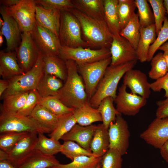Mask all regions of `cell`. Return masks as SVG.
<instances>
[{
	"instance_id": "12",
	"label": "cell",
	"mask_w": 168,
	"mask_h": 168,
	"mask_svg": "<svg viewBox=\"0 0 168 168\" xmlns=\"http://www.w3.org/2000/svg\"><path fill=\"white\" fill-rule=\"evenodd\" d=\"M109 148L118 150L122 155L126 154L129 144L130 132L127 121L122 114H118L115 121L111 123L108 129Z\"/></svg>"
},
{
	"instance_id": "23",
	"label": "cell",
	"mask_w": 168,
	"mask_h": 168,
	"mask_svg": "<svg viewBox=\"0 0 168 168\" xmlns=\"http://www.w3.org/2000/svg\"><path fill=\"white\" fill-rule=\"evenodd\" d=\"M109 145L108 130L105 128L102 123L98 125L90 145L93 156L102 157L109 149Z\"/></svg>"
},
{
	"instance_id": "44",
	"label": "cell",
	"mask_w": 168,
	"mask_h": 168,
	"mask_svg": "<svg viewBox=\"0 0 168 168\" xmlns=\"http://www.w3.org/2000/svg\"><path fill=\"white\" fill-rule=\"evenodd\" d=\"M152 9L157 35L162 26L166 11L163 0H148Z\"/></svg>"
},
{
	"instance_id": "18",
	"label": "cell",
	"mask_w": 168,
	"mask_h": 168,
	"mask_svg": "<svg viewBox=\"0 0 168 168\" xmlns=\"http://www.w3.org/2000/svg\"><path fill=\"white\" fill-rule=\"evenodd\" d=\"M123 82L131 93L147 99L149 98L151 90L150 83L146 75L141 70L133 69L128 70L123 77Z\"/></svg>"
},
{
	"instance_id": "42",
	"label": "cell",
	"mask_w": 168,
	"mask_h": 168,
	"mask_svg": "<svg viewBox=\"0 0 168 168\" xmlns=\"http://www.w3.org/2000/svg\"><path fill=\"white\" fill-rule=\"evenodd\" d=\"M30 133L10 132L0 134V149L8 153L20 140Z\"/></svg>"
},
{
	"instance_id": "17",
	"label": "cell",
	"mask_w": 168,
	"mask_h": 168,
	"mask_svg": "<svg viewBox=\"0 0 168 168\" xmlns=\"http://www.w3.org/2000/svg\"><path fill=\"white\" fill-rule=\"evenodd\" d=\"M0 12L4 21L0 31L6 40V51H15L21 42V33L17 23L7 12L4 6H0Z\"/></svg>"
},
{
	"instance_id": "40",
	"label": "cell",
	"mask_w": 168,
	"mask_h": 168,
	"mask_svg": "<svg viewBox=\"0 0 168 168\" xmlns=\"http://www.w3.org/2000/svg\"><path fill=\"white\" fill-rule=\"evenodd\" d=\"M60 152L72 161L75 157L80 156H94L91 152L71 141H64L61 145Z\"/></svg>"
},
{
	"instance_id": "27",
	"label": "cell",
	"mask_w": 168,
	"mask_h": 168,
	"mask_svg": "<svg viewBox=\"0 0 168 168\" xmlns=\"http://www.w3.org/2000/svg\"><path fill=\"white\" fill-rule=\"evenodd\" d=\"M44 74L54 76L65 81L68 75L65 61L58 56H43Z\"/></svg>"
},
{
	"instance_id": "38",
	"label": "cell",
	"mask_w": 168,
	"mask_h": 168,
	"mask_svg": "<svg viewBox=\"0 0 168 168\" xmlns=\"http://www.w3.org/2000/svg\"><path fill=\"white\" fill-rule=\"evenodd\" d=\"M101 159V157L81 156L75 157L69 163H60L52 168H96Z\"/></svg>"
},
{
	"instance_id": "13",
	"label": "cell",
	"mask_w": 168,
	"mask_h": 168,
	"mask_svg": "<svg viewBox=\"0 0 168 168\" xmlns=\"http://www.w3.org/2000/svg\"><path fill=\"white\" fill-rule=\"evenodd\" d=\"M127 87L123 83L119 87L114 102L116 104V108L119 114L134 116L146 105L147 99L139 95L128 92Z\"/></svg>"
},
{
	"instance_id": "41",
	"label": "cell",
	"mask_w": 168,
	"mask_h": 168,
	"mask_svg": "<svg viewBox=\"0 0 168 168\" xmlns=\"http://www.w3.org/2000/svg\"><path fill=\"white\" fill-rule=\"evenodd\" d=\"M141 26L146 27L154 23V19L148 2L146 0H135Z\"/></svg>"
},
{
	"instance_id": "49",
	"label": "cell",
	"mask_w": 168,
	"mask_h": 168,
	"mask_svg": "<svg viewBox=\"0 0 168 168\" xmlns=\"http://www.w3.org/2000/svg\"><path fill=\"white\" fill-rule=\"evenodd\" d=\"M157 108L156 113V118H163L168 117V97L156 102Z\"/></svg>"
},
{
	"instance_id": "20",
	"label": "cell",
	"mask_w": 168,
	"mask_h": 168,
	"mask_svg": "<svg viewBox=\"0 0 168 168\" xmlns=\"http://www.w3.org/2000/svg\"><path fill=\"white\" fill-rule=\"evenodd\" d=\"M61 11L47 9L36 4V20L42 27L47 29L58 38Z\"/></svg>"
},
{
	"instance_id": "19",
	"label": "cell",
	"mask_w": 168,
	"mask_h": 168,
	"mask_svg": "<svg viewBox=\"0 0 168 168\" xmlns=\"http://www.w3.org/2000/svg\"><path fill=\"white\" fill-rule=\"evenodd\" d=\"M97 127V125L95 124L83 126L76 124L61 139L64 141L76 142L83 148L91 152V143Z\"/></svg>"
},
{
	"instance_id": "28",
	"label": "cell",
	"mask_w": 168,
	"mask_h": 168,
	"mask_svg": "<svg viewBox=\"0 0 168 168\" xmlns=\"http://www.w3.org/2000/svg\"><path fill=\"white\" fill-rule=\"evenodd\" d=\"M73 114L77 123L86 126L94 122H102L101 116L97 109L92 107L88 101L82 106L74 109Z\"/></svg>"
},
{
	"instance_id": "10",
	"label": "cell",
	"mask_w": 168,
	"mask_h": 168,
	"mask_svg": "<svg viewBox=\"0 0 168 168\" xmlns=\"http://www.w3.org/2000/svg\"><path fill=\"white\" fill-rule=\"evenodd\" d=\"M31 34L43 56H58L61 44L59 38L49 30L36 21Z\"/></svg>"
},
{
	"instance_id": "35",
	"label": "cell",
	"mask_w": 168,
	"mask_h": 168,
	"mask_svg": "<svg viewBox=\"0 0 168 168\" xmlns=\"http://www.w3.org/2000/svg\"><path fill=\"white\" fill-rule=\"evenodd\" d=\"M76 124L73 111L59 116L57 127L53 132L49 134V136L50 138L59 141Z\"/></svg>"
},
{
	"instance_id": "51",
	"label": "cell",
	"mask_w": 168,
	"mask_h": 168,
	"mask_svg": "<svg viewBox=\"0 0 168 168\" xmlns=\"http://www.w3.org/2000/svg\"><path fill=\"white\" fill-rule=\"evenodd\" d=\"M9 83L7 79H1L0 80V97L2 95L8 88Z\"/></svg>"
},
{
	"instance_id": "25",
	"label": "cell",
	"mask_w": 168,
	"mask_h": 168,
	"mask_svg": "<svg viewBox=\"0 0 168 168\" xmlns=\"http://www.w3.org/2000/svg\"><path fill=\"white\" fill-rule=\"evenodd\" d=\"M60 164L54 156L45 155L35 149L18 168H52Z\"/></svg>"
},
{
	"instance_id": "14",
	"label": "cell",
	"mask_w": 168,
	"mask_h": 168,
	"mask_svg": "<svg viewBox=\"0 0 168 168\" xmlns=\"http://www.w3.org/2000/svg\"><path fill=\"white\" fill-rule=\"evenodd\" d=\"M139 137L146 143L160 149L168 141V117L156 118Z\"/></svg>"
},
{
	"instance_id": "54",
	"label": "cell",
	"mask_w": 168,
	"mask_h": 168,
	"mask_svg": "<svg viewBox=\"0 0 168 168\" xmlns=\"http://www.w3.org/2000/svg\"><path fill=\"white\" fill-rule=\"evenodd\" d=\"M8 153L0 149V161H3L8 160Z\"/></svg>"
},
{
	"instance_id": "45",
	"label": "cell",
	"mask_w": 168,
	"mask_h": 168,
	"mask_svg": "<svg viewBox=\"0 0 168 168\" xmlns=\"http://www.w3.org/2000/svg\"><path fill=\"white\" fill-rule=\"evenodd\" d=\"M42 97L36 89L30 91L23 107L14 115L21 117L29 116L35 107L40 103Z\"/></svg>"
},
{
	"instance_id": "57",
	"label": "cell",
	"mask_w": 168,
	"mask_h": 168,
	"mask_svg": "<svg viewBox=\"0 0 168 168\" xmlns=\"http://www.w3.org/2000/svg\"><path fill=\"white\" fill-rule=\"evenodd\" d=\"M163 54L167 64L168 69V51H164Z\"/></svg>"
},
{
	"instance_id": "36",
	"label": "cell",
	"mask_w": 168,
	"mask_h": 168,
	"mask_svg": "<svg viewBox=\"0 0 168 168\" xmlns=\"http://www.w3.org/2000/svg\"><path fill=\"white\" fill-rule=\"evenodd\" d=\"M118 12L120 31L128 23L135 13V0H118Z\"/></svg>"
},
{
	"instance_id": "5",
	"label": "cell",
	"mask_w": 168,
	"mask_h": 168,
	"mask_svg": "<svg viewBox=\"0 0 168 168\" xmlns=\"http://www.w3.org/2000/svg\"><path fill=\"white\" fill-rule=\"evenodd\" d=\"M44 74L43 56L40 54L36 63L30 70L7 79L9 86L2 96L36 89Z\"/></svg>"
},
{
	"instance_id": "26",
	"label": "cell",
	"mask_w": 168,
	"mask_h": 168,
	"mask_svg": "<svg viewBox=\"0 0 168 168\" xmlns=\"http://www.w3.org/2000/svg\"><path fill=\"white\" fill-rule=\"evenodd\" d=\"M118 0H104V20L113 36L119 38V18L118 12Z\"/></svg>"
},
{
	"instance_id": "21",
	"label": "cell",
	"mask_w": 168,
	"mask_h": 168,
	"mask_svg": "<svg viewBox=\"0 0 168 168\" xmlns=\"http://www.w3.org/2000/svg\"><path fill=\"white\" fill-rule=\"evenodd\" d=\"M140 34L136 51L138 60L143 63L147 61L149 48L156 38L155 24L146 27L141 26Z\"/></svg>"
},
{
	"instance_id": "16",
	"label": "cell",
	"mask_w": 168,
	"mask_h": 168,
	"mask_svg": "<svg viewBox=\"0 0 168 168\" xmlns=\"http://www.w3.org/2000/svg\"><path fill=\"white\" fill-rule=\"evenodd\" d=\"M38 133H30L20 140L8 153V161L18 167L35 149Z\"/></svg>"
},
{
	"instance_id": "3",
	"label": "cell",
	"mask_w": 168,
	"mask_h": 168,
	"mask_svg": "<svg viewBox=\"0 0 168 168\" xmlns=\"http://www.w3.org/2000/svg\"><path fill=\"white\" fill-rule=\"evenodd\" d=\"M137 62V61H134L120 65L108 66L95 93L89 100L91 105L97 109L105 98L110 96L114 99L117 95V87L120 80L128 71L133 69Z\"/></svg>"
},
{
	"instance_id": "39",
	"label": "cell",
	"mask_w": 168,
	"mask_h": 168,
	"mask_svg": "<svg viewBox=\"0 0 168 168\" xmlns=\"http://www.w3.org/2000/svg\"><path fill=\"white\" fill-rule=\"evenodd\" d=\"M151 69L148 72L149 77L156 80L162 77L168 72L166 60L161 52H159L151 60Z\"/></svg>"
},
{
	"instance_id": "11",
	"label": "cell",
	"mask_w": 168,
	"mask_h": 168,
	"mask_svg": "<svg viewBox=\"0 0 168 168\" xmlns=\"http://www.w3.org/2000/svg\"><path fill=\"white\" fill-rule=\"evenodd\" d=\"M21 41L15 49L17 60L24 72L30 70L41 54L32 37L31 32L21 33Z\"/></svg>"
},
{
	"instance_id": "6",
	"label": "cell",
	"mask_w": 168,
	"mask_h": 168,
	"mask_svg": "<svg viewBox=\"0 0 168 168\" xmlns=\"http://www.w3.org/2000/svg\"><path fill=\"white\" fill-rule=\"evenodd\" d=\"M10 132L51 133L30 116L8 114L0 106V134Z\"/></svg>"
},
{
	"instance_id": "52",
	"label": "cell",
	"mask_w": 168,
	"mask_h": 168,
	"mask_svg": "<svg viewBox=\"0 0 168 168\" xmlns=\"http://www.w3.org/2000/svg\"><path fill=\"white\" fill-rule=\"evenodd\" d=\"M21 1V0H1L0 3L2 6L6 7H10L17 4Z\"/></svg>"
},
{
	"instance_id": "8",
	"label": "cell",
	"mask_w": 168,
	"mask_h": 168,
	"mask_svg": "<svg viewBox=\"0 0 168 168\" xmlns=\"http://www.w3.org/2000/svg\"><path fill=\"white\" fill-rule=\"evenodd\" d=\"M58 56L66 61L72 60L77 65L90 63L111 57L110 49L101 48L97 49L81 47L75 48L61 46Z\"/></svg>"
},
{
	"instance_id": "31",
	"label": "cell",
	"mask_w": 168,
	"mask_h": 168,
	"mask_svg": "<svg viewBox=\"0 0 168 168\" xmlns=\"http://www.w3.org/2000/svg\"><path fill=\"white\" fill-rule=\"evenodd\" d=\"M29 91L8 95L2 97L1 106L7 113L15 114L23 107Z\"/></svg>"
},
{
	"instance_id": "7",
	"label": "cell",
	"mask_w": 168,
	"mask_h": 168,
	"mask_svg": "<svg viewBox=\"0 0 168 168\" xmlns=\"http://www.w3.org/2000/svg\"><path fill=\"white\" fill-rule=\"evenodd\" d=\"M111 62V57L98 61L77 65L89 100L95 93L106 68Z\"/></svg>"
},
{
	"instance_id": "2",
	"label": "cell",
	"mask_w": 168,
	"mask_h": 168,
	"mask_svg": "<svg viewBox=\"0 0 168 168\" xmlns=\"http://www.w3.org/2000/svg\"><path fill=\"white\" fill-rule=\"evenodd\" d=\"M70 12L78 20L84 40L90 47L110 48L113 35L105 21L91 17L75 8Z\"/></svg>"
},
{
	"instance_id": "60",
	"label": "cell",
	"mask_w": 168,
	"mask_h": 168,
	"mask_svg": "<svg viewBox=\"0 0 168 168\" xmlns=\"http://www.w3.org/2000/svg\"><path fill=\"white\" fill-rule=\"evenodd\" d=\"M96 168H101V166L100 163L98 164Z\"/></svg>"
},
{
	"instance_id": "34",
	"label": "cell",
	"mask_w": 168,
	"mask_h": 168,
	"mask_svg": "<svg viewBox=\"0 0 168 168\" xmlns=\"http://www.w3.org/2000/svg\"><path fill=\"white\" fill-rule=\"evenodd\" d=\"M61 145L59 141L48 138L44 133L39 132L35 149L46 155L54 156L60 152Z\"/></svg>"
},
{
	"instance_id": "37",
	"label": "cell",
	"mask_w": 168,
	"mask_h": 168,
	"mask_svg": "<svg viewBox=\"0 0 168 168\" xmlns=\"http://www.w3.org/2000/svg\"><path fill=\"white\" fill-rule=\"evenodd\" d=\"M39 104L58 116L72 112L74 109L66 106L55 96L42 97Z\"/></svg>"
},
{
	"instance_id": "22",
	"label": "cell",
	"mask_w": 168,
	"mask_h": 168,
	"mask_svg": "<svg viewBox=\"0 0 168 168\" xmlns=\"http://www.w3.org/2000/svg\"><path fill=\"white\" fill-rule=\"evenodd\" d=\"M24 73L18 64L15 51H0V75L8 79Z\"/></svg>"
},
{
	"instance_id": "4",
	"label": "cell",
	"mask_w": 168,
	"mask_h": 168,
	"mask_svg": "<svg viewBox=\"0 0 168 168\" xmlns=\"http://www.w3.org/2000/svg\"><path fill=\"white\" fill-rule=\"evenodd\" d=\"M80 23L70 11L61 12L58 38L62 46L70 48H90L82 38Z\"/></svg>"
},
{
	"instance_id": "1",
	"label": "cell",
	"mask_w": 168,
	"mask_h": 168,
	"mask_svg": "<svg viewBox=\"0 0 168 168\" xmlns=\"http://www.w3.org/2000/svg\"><path fill=\"white\" fill-rule=\"evenodd\" d=\"M65 62L67 78L55 96L66 106L77 109L86 104L89 99L83 80L79 74L77 65L72 60Z\"/></svg>"
},
{
	"instance_id": "56",
	"label": "cell",
	"mask_w": 168,
	"mask_h": 168,
	"mask_svg": "<svg viewBox=\"0 0 168 168\" xmlns=\"http://www.w3.org/2000/svg\"><path fill=\"white\" fill-rule=\"evenodd\" d=\"M163 3L166 10V13L167 15V17L168 20V0H164Z\"/></svg>"
},
{
	"instance_id": "32",
	"label": "cell",
	"mask_w": 168,
	"mask_h": 168,
	"mask_svg": "<svg viewBox=\"0 0 168 168\" xmlns=\"http://www.w3.org/2000/svg\"><path fill=\"white\" fill-rule=\"evenodd\" d=\"M140 27L138 14L135 13L119 33L120 35L128 40L136 50L140 38Z\"/></svg>"
},
{
	"instance_id": "48",
	"label": "cell",
	"mask_w": 168,
	"mask_h": 168,
	"mask_svg": "<svg viewBox=\"0 0 168 168\" xmlns=\"http://www.w3.org/2000/svg\"><path fill=\"white\" fill-rule=\"evenodd\" d=\"M151 89L154 92H160L163 89L165 91L164 97H168V72L162 77L150 83Z\"/></svg>"
},
{
	"instance_id": "33",
	"label": "cell",
	"mask_w": 168,
	"mask_h": 168,
	"mask_svg": "<svg viewBox=\"0 0 168 168\" xmlns=\"http://www.w3.org/2000/svg\"><path fill=\"white\" fill-rule=\"evenodd\" d=\"M114 102L112 97H106L101 101L97 108L101 116L102 124L107 130L111 123L115 121L117 115L120 114L114 107Z\"/></svg>"
},
{
	"instance_id": "9",
	"label": "cell",
	"mask_w": 168,
	"mask_h": 168,
	"mask_svg": "<svg viewBox=\"0 0 168 168\" xmlns=\"http://www.w3.org/2000/svg\"><path fill=\"white\" fill-rule=\"evenodd\" d=\"M36 4L34 0H21L17 4L5 7L7 12L16 21L21 33L31 32L36 22Z\"/></svg>"
},
{
	"instance_id": "50",
	"label": "cell",
	"mask_w": 168,
	"mask_h": 168,
	"mask_svg": "<svg viewBox=\"0 0 168 168\" xmlns=\"http://www.w3.org/2000/svg\"><path fill=\"white\" fill-rule=\"evenodd\" d=\"M162 157L168 163V141L160 149Z\"/></svg>"
},
{
	"instance_id": "47",
	"label": "cell",
	"mask_w": 168,
	"mask_h": 168,
	"mask_svg": "<svg viewBox=\"0 0 168 168\" xmlns=\"http://www.w3.org/2000/svg\"><path fill=\"white\" fill-rule=\"evenodd\" d=\"M37 5L47 9H54L62 11H70L74 8L71 0H35Z\"/></svg>"
},
{
	"instance_id": "53",
	"label": "cell",
	"mask_w": 168,
	"mask_h": 168,
	"mask_svg": "<svg viewBox=\"0 0 168 168\" xmlns=\"http://www.w3.org/2000/svg\"><path fill=\"white\" fill-rule=\"evenodd\" d=\"M0 168H18L12 164L8 160L0 161Z\"/></svg>"
},
{
	"instance_id": "55",
	"label": "cell",
	"mask_w": 168,
	"mask_h": 168,
	"mask_svg": "<svg viewBox=\"0 0 168 168\" xmlns=\"http://www.w3.org/2000/svg\"><path fill=\"white\" fill-rule=\"evenodd\" d=\"M159 49L164 52L168 51V42L164 44L159 48Z\"/></svg>"
},
{
	"instance_id": "46",
	"label": "cell",
	"mask_w": 168,
	"mask_h": 168,
	"mask_svg": "<svg viewBox=\"0 0 168 168\" xmlns=\"http://www.w3.org/2000/svg\"><path fill=\"white\" fill-rule=\"evenodd\" d=\"M168 40V20L166 16L162 27L157 35L154 42L149 49L147 61H150L156 51Z\"/></svg>"
},
{
	"instance_id": "43",
	"label": "cell",
	"mask_w": 168,
	"mask_h": 168,
	"mask_svg": "<svg viewBox=\"0 0 168 168\" xmlns=\"http://www.w3.org/2000/svg\"><path fill=\"white\" fill-rule=\"evenodd\" d=\"M122 156L117 150L109 148L101 157V168H122Z\"/></svg>"
},
{
	"instance_id": "30",
	"label": "cell",
	"mask_w": 168,
	"mask_h": 168,
	"mask_svg": "<svg viewBox=\"0 0 168 168\" xmlns=\"http://www.w3.org/2000/svg\"><path fill=\"white\" fill-rule=\"evenodd\" d=\"M63 85V81L56 77L44 74L36 89L42 97L55 96Z\"/></svg>"
},
{
	"instance_id": "15",
	"label": "cell",
	"mask_w": 168,
	"mask_h": 168,
	"mask_svg": "<svg viewBox=\"0 0 168 168\" xmlns=\"http://www.w3.org/2000/svg\"><path fill=\"white\" fill-rule=\"evenodd\" d=\"M110 50L111 65H119L138 60L136 49L128 40L121 36L116 38L113 36Z\"/></svg>"
},
{
	"instance_id": "59",
	"label": "cell",
	"mask_w": 168,
	"mask_h": 168,
	"mask_svg": "<svg viewBox=\"0 0 168 168\" xmlns=\"http://www.w3.org/2000/svg\"><path fill=\"white\" fill-rule=\"evenodd\" d=\"M4 23V21L2 20L1 17H0V29L2 28L3 26Z\"/></svg>"
},
{
	"instance_id": "29",
	"label": "cell",
	"mask_w": 168,
	"mask_h": 168,
	"mask_svg": "<svg viewBox=\"0 0 168 168\" xmlns=\"http://www.w3.org/2000/svg\"><path fill=\"white\" fill-rule=\"evenodd\" d=\"M29 116L51 133L56 128L58 121L59 116L53 114L39 103L35 107Z\"/></svg>"
},
{
	"instance_id": "24",
	"label": "cell",
	"mask_w": 168,
	"mask_h": 168,
	"mask_svg": "<svg viewBox=\"0 0 168 168\" xmlns=\"http://www.w3.org/2000/svg\"><path fill=\"white\" fill-rule=\"evenodd\" d=\"M104 0H72L75 8L88 16L104 20Z\"/></svg>"
},
{
	"instance_id": "58",
	"label": "cell",
	"mask_w": 168,
	"mask_h": 168,
	"mask_svg": "<svg viewBox=\"0 0 168 168\" xmlns=\"http://www.w3.org/2000/svg\"><path fill=\"white\" fill-rule=\"evenodd\" d=\"M3 35L1 31H0V46L1 47L3 42Z\"/></svg>"
}]
</instances>
